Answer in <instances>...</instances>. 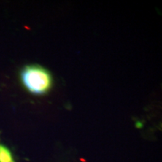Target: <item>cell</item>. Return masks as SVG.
Returning <instances> with one entry per match:
<instances>
[{"mask_svg": "<svg viewBox=\"0 0 162 162\" xmlns=\"http://www.w3.org/2000/svg\"><path fill=\"white\" fill-rule=\"evenodd\" d=\"M21 80L26 88L34 94L45 93L51 86L50 74L40 66L26 67L21 72Z\"/></svg>", "mask_w": 162, "mask_h": 162, "instance_id": "6da1fadb", "label": "cell"}, {"mask_svg": "<svg viewBox=\"0 0 162 162\" xmlns=\"http://www.w3.org/2000/svg\"><path fill=\"white\" fill-rule=\"evenodd\" d=\"M0 162H15L8 148L0 144Z\"/></svg>", "mask_w": 162, "mask_h": 162, "instance_id": "7a4b0ae2", "label": "cell"}]
</instances>
